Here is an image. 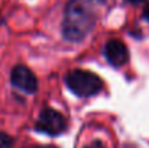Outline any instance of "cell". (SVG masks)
Returning a JSON list of instances; mask_svg holds the SVG:
<instances>
[{
    "label": "cell",
    "mask_w": 149,
    "mask_h": 148,
    "mask_svg": "<svg viewBox=\"0 0 149 148\" xmlns=\"http://www.w3.org/2000/svg\"><path fill=\"white\" fill-rule=\"evenodd\" d=\"M35 129L49 137H56L67 129V122H65V118L58 110L45 107L38 118Z\"/></svg>",
    "instance_id": "3957f363"
},
{
    "label": "cell",
    "mask_w": 149,
    "mask_h": 148,
    "mask_svg": "<svg viewBox=\"0 0 149 148\" xmlns=\"http://www.w3.org/2000/svg\"><path fill=\"white\" fill-rule=\"evenodd\" d=\"M0 148H13V138L6 132H0Z\"/></svg>",
    "instance_id": "8992f818"
},
{
    "label": "cell",
    "mask_w": 149,
    "mask_h": 148,
    "mask_svg": "<svg viewBox=\"0 0 149 148\" xmlns=\"http://www.w3.org/2000/svg\"><path fill=\"white\" fill-rule=\"evenodd\" d=\"M143 19H146L149 22V3L146 4V7H145V10H143Z\"/></svg>",
    "instance_id": "ba28073f"
},
{
    "label": "cell",
    "mask_w": 149,
    "mask_h": 148,
    "mask_svg": "<svg viewBox=\"0 0 149 148\" xmlns=\"http://www.w3.org/2000/svg\"><path fill=\"white\" fill-rule=\"evenodd\" d=\"M104 0H70L64 10L62 36L68 42H81L94 28L97 6Z\"/></svg>",
    "instance_id": "6da1fadb"
},
{
    "label": "cell",
    "mask_w": 149,
    "mask_h": 148,
    "mask_svg": "<svg viewBox=\"0 0 149 148\" xmlns=\"http://www.w3.org/2000/svg\"><path fill=\"white\" fill-rule=\"evenodd\" d=\"M84 148H107L103 142H100V141H94V142H91L90 145H87V147Z\"/></svg>",
    "instance_id": "52a82bcc"
},
{
    "label": "cell",
    "mask_w": 149,
    "mask_h": 148,
    "mask_svg": "<svg viewBox=\"0 0 149 148\" xmlns=\"http://www.w3.org/2000/svg\"><path fill=\"white\" fill-rule=\"evenodd\" d=\"M103 54L109 64L113 67H122L129 61V49L119 39H110L103 49Z\"/></svg>",
    "instance_id": "5b68a950"
},
{
    "label": "cell",
    "mask_w": 149,
    "mask_h": 148,
    "mask_svg": "<svg viewBox=\"0 0 149 148\" xmlns=\"http://www.w3.org/2000/svg\"><path fill=\"white\" fill-rule=\"evenodd\" d=\"M10 83L25 93H35L38 90V80L26 65H16L10 73Z\"/></svg>",
    "instance_id": "277c9868"
},
{
    "label": "cell",
    "mask_w": 149,
    "mask_h": 148,
    "mask_svg": "<svg viewBox=\"0 0 149 148\" xmlns=\"http://www.w3.org/2000/svg\"><path fill=\"white\" fill-rule=\"evenodd\" d=\"M67 87L78 97L94 96L103 89V80L87 70H71L65 76Z\"/></svg>",
    "instance_id": "7a4b0ae2"
},
{
    "label": "cell",
    "mask_w": 149,
    "mask_h": 148,
    "mask_svg": "<svg viewBox=\"0 0 149 148\" xmlns=\"http://www.w3.org/2000/svg\"><path fill=\"white\" fill-rule=\"evenodd\" d=\"M126 1H129L132 4H139V3H145L146 0H126Z\"/></svg>",
    "instance_id": "9c48e42d"
}]
</instances>
